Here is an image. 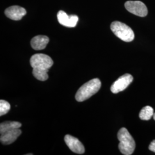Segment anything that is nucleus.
<instances>
[{"label":"nucleus","mask_w":155,"mask_h":155,"mask_svg":"<svg viewBox=\"0 0 155 155\" xmlns=\"http://www.w3.org/2000/svg\"><path fill=\"white\" fill-rule=\"evenodd\" d=\"M57 18L59 22L64 27L73 28L76 27L79 18L77 15H73L68 16L65 12L60 11L57 14Z\"/></svg>","instance_id":"0eeeda50"},{"label":"nucleus","mask_w":155,"mask_h":155,"mask_svg":"<svg viewBox=\"0 0 155 155\" xmlns=\"http://www.w3.org/2000/svg\"><path fill=\"white\" fill-rule=\"evenodd\" d=\"M101 87V82L98 78L93 79L84 83L78 90L75 99L78 102H83L96 94Z\"/></svg>","instance_id":"f03ea898"},{"label":"nucleus","mask_w":155,"mask_h":155,"mask_svg":"<svg viewBox=\"0 0 155 155\" xmlns=\"http://www.w3.org/2000/svg\"><path fill=\"white\" fill-rule=\"evenodd\" d=\"M153 119H154V120L155 121V113H154V114H153Z\"/></svg>","instance_id":"dca6fc26"},{"label":"nucleus","mask_w":155,"mask_h":155,"mask_svg":"<svg viewBox=\"0 0 155 155\" xmlns=\"http://www.w3.org/2000/svg\"><path fill=\"white\" fill-rule=\"evenodd\" d=\"M127 11L137 16L145 17L148 14V9L144 3L140 1H128L125 4Z\"/></svg>","instance_id":"39448f33"},{"label":"nucleus","mask_w":155,"mask_h":155,"mask_svg":"<svg viewBox=\"0 0 155 155\" xmlns=\"http://www.w3.org/2000/svg\"><path fill=\"white\" fill-rule=\"evenodd\" d=\"M133 78L130 74H125L119 78L111 86V91L117 94L127 89V86L132 82Z\"/></svg>","instance_id":"423d86ee"},{"label":"nucleus","mask_w":155,"mask_h":155,"mask_svg":"<svg viewBox=\"0 0 155 155\" xmlns=\"http://www.w3.org/2000/svg\"><path fill=\"white\" fill-rule=\"evenodd\" d=\"M149 150L155 152V140H153L149 145Z\"/></svg>","instance_id":"2eb2a0df"},{"label":"nucleus","mask_w":155,"mask_h":155,"mask_svg":"<svg viewBox=\"0 0 155 155\" xmlns=\"http://www.w3.org/2000/svg\"><path fill=\"white\" fill-rule=\"evenodd\" d=\"M49 41L50 39L48 37L43 35H38L32 38L31 41V45L34 50H43L49 43Z\"/></svg>","instance_id":"9b49d317"},{"label":"nucleus","mask_w":155,"mask_h":155,"mask_svg":"<svg viewBox=\"0 0 155 155\" xmlns=\"http://www.w3.org/2000/svg\"><path fill=\"white\" fill-rule=\"evenodd\" d=\"M30 64L33 68L32 73L34 77L40 81H45L48 78V72L53 66L54 61L48 55L36 54L31 58Z\"/></svg>","instance_id":"f257e3e1"},{"label":"nucleus","mask_w":155,"mask_h":155,"mask_svg":"<svg viewBox=\"0 0 155 155\" xmlns=\"http://www.w3.org/2000/svg\"><path fill=\"white\" fill-rule=\"evenodd\" d=\"M21 127V124L17 121H6L2 122L0 124V133L2 134L7 131L20 128Z\"/></svg>","instance_id":"f8f14e48"},{"label":"nucleus","mask_w":155,"mask_h":155,"mask_svg":"<svg viewBox=\"0 0 155 155\" xmlns=\"http://www.w3.org/2000/svg\"><path fill=\"white\" fill-rule=\"evenodd\" d=\"M154 110L150 106H146L144 107L140 112L139 117L141 120L148 121L153 116Z\"/></svg>","instance_id":"ddd939ff"},{"label":"nucleus","mask_w":155,"mask_h":155,"mask_svg":"<svg viewBox=\"0 0 155 155\" xmlns=\"http://www.w3.org/2000/svg\"><path fill=\"white\" fill-rule=\"evenodd\" d=\"M6 16L13 20H20L27 14L26 10L20 6L14 5L8 8L5 11Z\"/></svg>","instance_id":"1a4fd4ad"},{"label":"nucleus","mask_w":155,"mask_h":155,"mask_svg":"<svg viewBox=\"0 0 155 155\" xmlns=\"http://www.w3.org/2000/svg\"><path fill=\"white\" fill-rule=\"evenodd\" d=\"M11 109L9 103L5 100L0 101V116H2L8 113Z\"/></svg>","instance_id":"4468645a"},{"label":"nucleus","mask_w":155,"mask_h":155,"mask_svg":"<svg viewBox=\"0 0 155 155\" xmlns=\"http://www.w3.org/2000/svg\"><path fill=\"white\" fill-rule=\"evenodd\" d=\"M110 28L117 37L124 41L130 42L134 39L133 30L123 22L114 21L111 24Z\"/></svg>","instance_id":"20e7f679"},{"label":"nucleus","mask_w":155,"mask_h":155,"mask_svg":"<svg viewBox=\"0 0 155 155\" xmlns=\"http://www.w3.org/2000/svg\"><path fill=\"white\" fill-rule=\"evenodd\" d=\"M120 141L118 148L123 155H132L136 148V143L131 134L125 127L120 129L117 134Z\"/></svg>","instance_id":"7ed1b4c3"},{"label":"nucleus","mask_w":155,"mask_h":155,"mask_svg":"<svg viewBox=\"0 0 155 155\" xmlns=\"http://www.w3.org/2000/svg\"><path fill=\"white\" fill-rule=\"evenodd\" d=\"M21 134V130L20 128L15 129L1 134V143L4 145H9L15 142L18 137Z\"/></svg>","instance_id":"9d476101"},{"label":"nucleus","mask_w":155,"mask_h":155,"mask_svg":"<svg viewBox=\"0 0 155 155\" xmlns=\"http://www.w3.org/2000/svg\"><path fill=\"white\" fill-rule=\"evenodd\" d=\"M64 141L70 150L78 154H83L85 151L84 147L82 143L76 137L67 134L64 137Z\"/></svg>","instance_id":"6e6552de"}]
</instances>
